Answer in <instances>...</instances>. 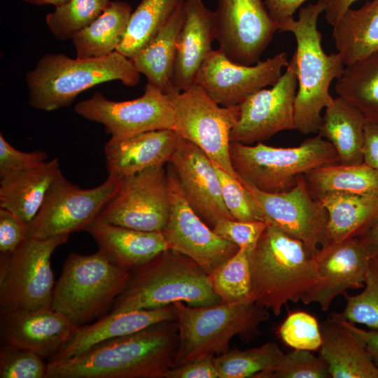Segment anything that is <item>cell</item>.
<instances>
[{
  "label": "cell",
  "mask_w": 378,
  "mask_h": 378,
  "mask_svg": "<svg viewBox=\"0 0 378 378\" xmlns=\"http://www.w3.org/2000/svg\"><path fill=\"white\" fill-rule=\"evenodd\" d=\"M169 163L186 201L209 227L234 219L224 203L214 164L200 148L179 136Z\"/></svg>",
  "instance_id": "ffe728a7"
},
{
  "label": "cell",
  "mask_w": 378,
  "mask_h": 378,
  "mask_svg": "<svg viewBox=\"0 0 378 378\" xmlns=\"http://www.w3.org/2000/svg\"><path fill=\"white\" fill-rule=\"evenodd\" d=\"M316 199L328 213L330 243L358 236L378 213V195L332 192Z\"/></svg>",
  "instance_id": "1f68e13d"
},
{
  "label": "cell",
  "mask_w": 378,
  "mask_h": 378,
  "mask_svg": "<svg viewBox=\"0 0 378 378\" xmlns=\"http://www.w3.org/2000/svg\"><path fill=\"white\" fill-rule=\"evenodd\" d=\"M286 52H281L253 65L229 59L220 50H212L202 63L195 84L224 107L239 106L261 89L272 86L287 67Z\"/></svg>",
  "instance_id": "e0dca14e"
},
{
  "label": "cell",
  "mask_w": 378,
  "mask_h": 378,
  "mask_svg": "<svg viewBox=\"0 0 378 378\" xmlns=\"http://www.w3.org/2000/svg\"><path fill=\"white\" fill-rule=\"evenodd\" d=\"M176 302L192 307L222 302L208 274L189 257L167 249L130 270L109 312L151 309Z\"/></svg>",
  "instance_id": "3957f363"
},
{
  "label": "cell",
  "mask_w": 378,
  "mask_h": 378,
  "mask_svg": "<svg viewBox=\"0 0 378 378\" xmlns=\"http://www.w3.org/2000/svg\"><path fill=\"white\" fill-rule=\"evenodd\" d=\"M178 139L172 129L152 130L122 139L111 137L104 146L108 175L123 178L146 169L164 166L170 161Z\"/></svg>",
  "instance_id": "603a6c76"
},
{
  "label": "cell",
  "mask_w": 378,
  "mask_h": 378,
  "mask_svg": "<svg viewBox=\"0 0 378 378\" xmlns=\"http://www.w3.org/2000/svg\"><path fill=\"white\" fill-rule=\"evenodd\" d=\"M84 230L110 260L130 270L169 249L162 232L134 230L98 218Z\"/></svg>",
  "instance_id": "484cf974"
},
{
  "label": "cell",
  "mask_w": 378,
  "mask_h": 378,
  "mask_svg": "<svg viewBox=\"0 0 378 378\" xmlns=\"http://www.w3.org/2000/svg\"><path fill=\"white\" fill-rule=\"evenodd\" d=\"M267 223L262 220L239 221L225 218L212 227L219 237L250 253L256 246Z\"/></svg>",
  "instance_id": "ee69618b"
},
{
  "label": "cell",
  "mask_w": 378,
  "mask_h": 378,
  "mask_svg": "<svg viewBox=\"0 0 378 378\" xmlns=\"http://www.w3.org/2000/svg\"><path fill=\"white\" fill-rule=\"evenodd\" d=\"M314 351L293 349L284 354L280 360L270 370L255 378H329L328 368L320 356Z\"/></svg>",
  "instance_id": "ab89813d"
},
{
  "label": "cell",
  "mask_w": 378,
  "mask_h": 378,
  "mask_svg": "<svg viewBox=\"0 0 378 378\" xmlns=\"http://www.w3.org/2000/svg\"><path fill=\"white\" fill-rule=\"evenodd\" d=\"M344 297V309L337 313L342 318L378 330V259L370 260L363 291Z\"/></svg>",
  "instance_id": "f35d334b"
},
{
  "label": "cell",
  "mask_w": 378,
  "mask_h": 378,
  "mask_svg": "<svg viewBox=\"0 0 378 378\" xmlns=\"http://www.w3.org/2000/svg\"><path fill=\"white\" fill-rule=\"evenodd\" d=\"M132 13L127 1H111L94 21L71 39L76 57H102L115 52L124 38Z\"/></svg>",
  "instance_id": "4dcf8cb0"
},
{
  "label": "cell",
  "mask_w": 378,
  "mask_h": 378,
  "mask_svg": "<svg viewBox=\"0 0 378 378\" xmlns=\"http://www.w3.org/2000/svg\"><path fill=\"white\" fill-rule=\"evenodd\" d=\"M78 328L51 307L1 314L2 343L31 350L49 361Z\"/></svg>",
  "instance_id": "44dd1931"
},
{
  "label": "cell",
  "mask_w": 378,
  "mask_h": 378,
  "mask_svg": "<svg viewBox=\"0 0 378 378\" xmlns=\"http://www.w3.org/2000/svg\"><path fill=\"white\" fill-rule=\"evenodd\" d=\"M273 342L245 350H229L214 357L218 378H248L255 377L273 368L284 355Z\"/></svg>",
  "instance_id": "d590c367"
},
{
  "label": "cell",
  "mask_w": 378,
  "mask_h": 378,
  "mask_svg": "<svg viewBox=\"0 0 378 378\" xmlns=\"http://www.w3.org/2000/svg\"><path fill=\"white\" fill-rule=\"evenodd\" d=\"M214 164L218 176L224 203L234 220L265 221L257 202L241 181Z\"/></svg>",
  "instance_id": "b9f144b4"
},
{
  "label": "cell",
  "mask_w": 378,
  "mask_h": 378,
  "mask_svg": "<svg viewBox=\"0 0 378 378\" xmlns=\"http://www.w3.org/2000/svg\"><path fill=\"white\" fill-rule=\"evenodd\" d=\"M122 178L108 175L99 186L83 189L69 182L61 174L50 188L38 214L29 224L27 237L48 239L84 230L115 195Z\"/></svg>",
  "instance_id": "8fae6325"
},
{
  "label": "cell",
  "mask_w": 378,
  "mask_h": 378,
  "mask_svg": "<svg viewBox=\"0 0 378 378\" xmlns=\"http://www.w3.org/2000/svg\"><path fill=\"white\" fill-rule=\"evenodd\" d=\"M298 80L295 62L269 89H261L239 105V117L230 132V142L252 144L278 132L295 129V99Z\"/></svg>",
  "instance_id": "ac0fdd59"
},
{
  "label": "cell",
  "mask_w": 378,
  "mask_h": 378,
  "mask_svg": "<svg viewBox=\"0 0 378 378\" xmlns=\"http://www.w3.org/2000/svg\"><path fill=\"white\" fill-rule=\"evenodd\" d=\"M174 304L178 343L172 368L229 351L236 335L247 342L269 318L268 310L251 299L201 307L186 306L183 302Z\"/></svg>",
  "instance_id": "8992f818"
},
{
  "label": "cell",
  "mask_w": 378,
  "mask_h": 378,
  "mask_svg": "<svg viewBox=\"0 0 378 378\" xmlns=\"http://www.w3.org/2000/svg\"><path fill=\"white\" fill-rule=\"evenodd\" d=\"M325 4V18L327 22L334 26L343 13L357 0H323Z\"/></svg>",
  "instance_id": "816d5d0a"
},
{
  "label": "cell",
  "mask_w": 378,
  "mask_h": 378,
  "mask_svg": "<svg viewBox=\"0 0 378 378\" xmlns=\"http://www.w3.org/2000/svg\"><path fill=\"white\" fill-rule=\"evenodd\" d=\"M69 235L27 237L13 253L1 255V314L51 307L55 286L50 259Z\"/></svg>",
  "instance_id": "9c48e42d"
},
{
  "label": "cell",
  "mask_w": 378,
  "mask_h": 378,
  "mask_svg": "<svg viewBox=\"0 0 378 378\" xmlns=\"http://www.w3.org/2000/svg\"><path fill=\"white\" fill-rule=\"evenodd\" d=\"M184 13L172 76L173 85L178 91L195 85L197 73L216 39V12L203 0H185Z\"/></svg>",
  "instance_id": "7402d4cb"
},
{
  "label": "cell",
  "mask_w": 378,
  "mask_h": 378,
  "mask_svg": "<svg viewBox=\"0 0 378 378\" xmlns=\"http://www.w3.org/2000/svg\"><path fill=\"white\" fill-rule=\"evenodd\" d=\"M321 330L319 356L332 378H378L365 342L337 313L321 323Z\"/></svg>",
  "instance_id": "cb8c5ba5"
},
{
  "label": "cell",
  "mask_w": 378,
  "mask_h": 378,
  "mask_svg": "<svg viewBox=\"0 0 378 378\" xmlns=\"http://www.w3.org/2000/svg\"><path fill=\"white\" fill-rule=\"evenodd\" d=\"M214 356H204L168 370L165 378H218Z\"/></svg>",
  "instance_id": "7dc6e473"
},
{
  "label": "cell",
  "mask_w": 378,
  "mask_h": 378,
  "mask_svg": "<svg viewBox=\"0 0 378 378\" xmlns=\"http://www.w3.org/2000/svg\"><path fill=\"white\" fill-rule=\"evenodd\" d=\"M248 258L251 299L275 316L288 302L302 301L317 279L314 255L302 241L272 224L267 223Z\"/></svg>",
  "instance_id": "7a4b0ae2"
},
{
  "label": "cell",
  "mask_w": 378,
  "mask_h": 378,
  "mask_svg": "<svg viewBox=\"0 0 378 378\" xmlns=\"http://www.w3.org/2000/svg\"><path fill=\"white\" fill-rule=\"evenodd\" d=\"M111 0H69L47 14L46 22L55 38L72 39L107 8Z\"/></svg>",
  "instance_id": "74e56055"
},
{
  "label": "cell",
  "mask_w": 378,
  "mask_h": 378,
  "mask_svg": "<svg viewBox=\"0 0 378 378\" xmlns=\"http://www.w3.org/2000/svg\"><path fill=\"white\" fill-rule=\"evenodd\" d=\"M314 258L317 279L302 300L304 304L316 303L327 311L337 297L363 288L371 258L358 237L330 243Z\"/></svg>",
  "instance_id": "d6986e66"
},
{
  "label": "cell",
  "mask_w": 378,
  "mask_h": 378,
  "mask_svg": "<svg viewBox=\"0 0 378 378\" xmlns=\"http://www.w3.org/2000/svg\"><path fill=\"white\" fill-rule=\"evenodd\" d=\"M370 256L378 259V213L358 236Z\"/></svg>",
  "instance_id": "f907efd6"
},
{
  "label": "cell",
  "mask_w": 378,
  "mask_h": 378,
  "mask_svg": "<svg viewBox=\"0 0 378 378\" xmlns=\"http://www.w3.org/2000/svg\"><path fill=\"white\" fill-rule=\"evenodd\" d=\"M24 2L35 5V6H44V5H52L55 7L61 6L68 1L69 0H22Z\"/></svg>",
  "instance_id": "db71d44e"
},
{
  "label": "cell",
  "mask_w": 378,
  "mask_h": 378,
  "mask_svg": "<svg viewBox=\"0 0 378 378\" xmlns=\"http://www.w3.org/2000/svg\"><path fill=\"white\" fill-rule=\"evenodd\" d=\"M185 18L184 3L155 37L131 60L147 83L166 94L176 90L172 83L178 36ZM178 91V90H177Z\"/></svg>",
  "instance_id": "f1b7e54d"
},
{
  "label": "cell",
  "mask_w": 378,
  "mask_h": 378,
  "mask_svg": "<svg viewBox=\"0 0 378 378\" xmlns=\"http://www.w3.org/2000/svg\"><path fill=\"white\" fill-rule=\"evenodd\" d=\"M324 9L323 0L301 8L298 19L288 20L279 31L291 32L296 41L293 55L298 80L295 129L303 134H318L323 120L321 111L334 99L330 94V84L344 69L337 52L328 55L323 50L317 23Z\"/></svg>",
  "instance_id": "277c9868"
},
{
  "label": "cell",
  "mask_w": 378,
  "mask_h": 378,
  "mask_svg": "<svg viewBox=\"0 0 378 378\" xmlns=\"http://www.w3.org/2000/svg\"><path fill=\"white\" fill-rule=\"evenodd\" d=\"M175 113L174 130L200 148L211 161L237 177L230 160V132L239 117V106L224 107L195 84L167 94Z\"/></svg>",
  "instance_id": "30bf717a"
},
{
  "label": "cell",
  "mask_w": 378,
  "mask_h": 378,
  "mask_svg": "<svg viewBox=\"0 0 378 378\" xmlns=\"http://www.w3.org/2000/svg\"><path fill=\"white\" fill-rule=\"evenodd\" d=\"M332 38L344 65L378 53V0L349 8L335 24Z\"/></svg>",
  "instance_id": "83f0119b"
},
{
  "label": "cell",
  "mask_w": 378,
  "mask_h": 378,
  "mask_svg": "<svg viewBox=\"0 0 378 378\" xmlns=\"http://www.w3.org/2000/svg\"><path fill=\"white\" fill-rule=\"evenodd\" d=\"M366 122V119L358 109L337 97L325 108L318 134L334 146L340 164H360L363 162Z\"/></svg>",
  "instance_id": "f546056e"
},
{
  "label": "cell",
  "mask_w": 378,
  "mask_h": 378,
  "mask_svg": "<svg viewBox=\"0 0 378 378\" xmlns=\"http://www.w3.org/2000/svg\"><path fill=\"white\" fill-rule=\"evenodd\" d=\"M304 178L316 199L332 192L378 195V171L364 162L323 166L309 172Z\"/></svg>",
  "instance_id": "d6a6232c"
},
{
  "label": "cell",
  "mask_w": 378,
  "mask_h": 378,
  "mask_svg": "<svg viewBox=\"0 0 378 378\" xmlns=\"http://www.w3.org/2000/svg\"><path fill=\"white\" fill-rule=\"evenodd\" d=\"M167 178L170 211L162 233L169 249L189 257L209 274L239 248L216 234L194 211L171 168Z\"/></svg>",
  "instance_id": "2e32d148"
},
{
  "label": "cell",
  "mask_w": 378,
  "mask_h": 378,
  "mask_svg": "<svg viewBox=\"0 0 378 378\" xmlns=\"http://www.w3.org/2000/svg\"><path fill=\"white\" fill-rule=\"evenodd\" d=\"M130 274L100 250L90 255L71 253L54 287L51 308L78 327L88 324L111 311Z\"/></svg>",
  "instance_id": "52a82bcc"
},
{
  "label": "cell",
  "mask_w": 378,
  "mask_h": 378,
  "mask_svg": "<svg viewBox=\"0 0 378 378\" xmlns=\"http://www.w3.org/2000/svg\"><path fill=\"white\" fill-rule=\"evenodd\" d=\"M74 111L90 121L103 125L114 139L152 130H174L176 120L169 96L148 83L142 96L129 101H111L96 92L90 98L77 103Z\"/></svg>",
  "instance_id": "4fadbf2b"
},
{
  "label": "cell",
  "mask_w": 378,
  "mask_h": 378,
  "mask_svg": "<svg viewBox=\"0 0 378 378\" xmlns=\"http://www.w3.org/2000/svg\"><path fill=\"white\" fill-rule=\"evenodd\" d=\"M29 224L13 212L0 208V253L7 255L16 250L28 237Z\"/></svg>",
  "instance_id": "bcb514c9"
},
{
  "label": "cell",
  "mask_w": 378,
  "mask_h": 378,
  "mask_svg": "<svg viewBox=\"0 0 378 378\" xmlns=\"http://www.w3.org/2000/svg\"><path fill=\"white\" fill-rule=\"evenodd\" d=\"M214 291L223 303L251 299V277L248 252L243 248L218 265L209 274Z\"/></svg>",
  "instance_id": "8d00e7d4"
},
{
  "label": "cell",
  "mask_w": 378,
  "mask_h": 378,
  "mask_svg": "<svg viewBox=\"0 0 378 378\" xmlns=\"http://www.w3.org/2000/svg\"><path fill=\"white\" fill-rule=\"evenodd\" d=\"M176 318L174 304L151 309L109 312L90 324L78 327L71 340L50 361L76 356L104 341L130 335Z\"/></svg>",
  "instance_id": "d4e9b609"
},
{
  "label": "cell",
  "mask_w": 378,
  "mask_h": 378,
  "mask_svg": "<svg viewBox=\"0 0 378 378\" xmlns=\"http://www.w3.org/2000/svg\"><path fill=\"white\" fill-rule=\"evenodd\" d=\"M349 326L365 342L370 356L378 367V330H364L346 321Z\"/></svg>",
  "instance_id": "f5cc1de1"
},
{
  "label": "cell",
  "mask_w": 378,
  "mask_h": 378,
  "mask_svg": "<svg viewBox=\"0 0 378 378\" xmlns=\"http://www.w3.org/2000/svg\"><path fill=\"white\" fill-rule=\"evenodd\" d=\"M363 162L378 171V125L367 121L363 147Z\"/></svg>",
  "instance_id": "681fc988"
},
{
  "label": "cell",
  "mask_w": 378,
  "mask_h": 378,
  "mask_svg": "<svg viewBox=\"0 0 378 378\" xmlns=\"http://www.w3.org/2000/svg\"><path fill=\"white\" fill-rule=\"evenodd\" d=\"M230 156L238 178L266 192L288 190L309 172L340 163L334 146L318 134L295 147L230 142Z\"/></svg>",
  "instance_id": "ba28073f"
},
{
  "label": "cell",
  "mask_w": 378,
  "mask_h": 378,
  "mask_svg": "<svg viewBox=\"0 0 378 378\" xmlns=\"http://www.w3.org/2000/svg\"><path fill=\"white\" fill-rule=\"evenodd\" d=\"M47 154L39 150L22 152L13 148L0 134V176L29 169L46 161Z\"/></svg>",
  "instance_id": "f6af8a7d"
},
{
  "label": "cell",
  "mask_w": 378,
  "mask_h": 378,
  "mask_svg": "<svg viewBox=\"0 0 378 378\" xmlns=\"http://www.w3.org/2000/svg\"><path fill=\"white\" fill-rule=\"evenodd\" d=\"M61 174L59 160L55 158L0 176V208L13 212L29 224Z\"/></svg>",
  "instance_id": "4316f807"
},
{
  "label": "cell",
  "mask_w": 378,
  "mask_h": 378,
  "mask_svg": "<svg viewBox=\"0 0 378 378\" xmlns=\"http://www.w3.org/2000/svg\"><path fill=\"white\" fill-rule=\"evenodd\" d=\"M185 0H141L132 13L124 38L115 51L130 59L158 34Z\"/></svg>",
  "instance_id": "e575fe53"
},
{
  "label": "cell",
  "mask_w": 378,
  "mask_h": 378,
  "mask_svg": "<svg viewBox=\"0 0 378 378\" xmlns=\"http://www.w3.org/2000/svg\"><path fill=\"white\" fill-rule=\"evenodd\" d=\"M140 74L132 60L117 51L88 59L46 54L26 74L29 104L38 110L55 111L69 106L79 94L100 83L119 80L136 86Z\"/></svg>",
  "instance_id": "5b68a950"
},
{
  "label": "cell",
  "mask_w": 378,
  "mask_h": 378,
  "mask_svg": "<svg viewBox=\"0 0 378 378\" xmlns=\"http://www.w3.org/2000/svg\"><path fill=\"white\" fill-rule=\"evenodd\" d=\"M170 211L167 173L153 167L124 176L97 218L122 227L162 232Z\"/></svg>",
  "instance_id": "7c38bea8"
},
{
  "label": "cell",
  "mask_w": 378,
  "mask_h": 378,
  "mask_svg": "<svg viewBox=\"0 0 378 378\" xmlns=\"http://www.w3.org/2000/svg\"><path fill=\"white\" fill-rule=\"evenodd\" d=\"M36 352L5 344L0 349L1 378H46L48 363Z\"/></svg>",
  "instance_id": "7bdbcfd3"
},
{
  "label": "cell",
  "mask_w": 378,
  "mask_h": 378,
  "mask_svg": "<svg viewBox=\"0 0 378 378\" xmlns=\"http://www.w3.org/2000/svg\"><path fill=\"white\" fill-rule=\"evenodd\" d=\"M215 12L219 49L239 64L253 65L260 61L279 30L261 0H218Z\"/></svg>",
  "instance_id": "9a60e30c"
},
{
  "label": "cell",
  "mask_w": 378,
  "mask_h": 378,
  "mask_svg": "<svg viewBox=\"0 0 378 378\" xmlns=\"http://www.w3.org/2000/svg\"><path fill=\"white\" fill-rule=\"evenodd\" d=\"M307 0H265V4L280 29L284 24L293 18L295 12Z\"/></svg>",
  "instance_id": "c3c4849f"
},
{
  "label": "cell",
  "mask_w": 378,
  "mask_h": 378,
  "mask_svg": "<svg viewBox=\"0 0 378 378\" xmlns=\"http://www.w3.org/2000/svg\"><path fill=\"white\" fill-rule=\"evenodd\" d=\"M279 335L293 349L318 351L322 343L321 325L313 315L304 311L289 314L281 324Z\"/></svg>",
  "instance_id": "60d3db41"
},
{
  "label": "cell",
  "mask_w": 378,
  "mask_h": 378,
  "mask_svg": "<svg viewBox=\"0 0 378 378\" xmlns=\"http://www.w3.org/2000/svg\"><path fill=\"white\" fill-rule=\"evenodd\" d=\"M240 181L255 199L267 223L302 241L314 255L330 244L328 213L310 193L304 176L292 188L280 192H262Z\"/></svg>",
  "instance_id": "5bb4252c"
},
{
  "label": "cell",
  "mask_w": 378,
  "mask_h": 378,
  "mask_svg": "<svg viewBox=\"0 0 378 378\" xmlns=\"http://www.w3.org/2000/svg\"><path fill=\"white\" fill-rule=\"evenodd\" d=\"M178 343L176 319L160 322L76 356L49 361L46 378H165Z\"/></svg>",
  "instance_id": "6da1fadb"
},
{
  "label": "cell",
  "mask_w": 378,
  "mask_h": 378,
  "mask_svg": "<svg viewBox=\"0 0 378 378\" xmlns=\"http://www.w3.org/2000/svg\"><path fill=\"white\" fill-rule=\"evenodd\" d=\"M335 91L367 121L378 125V53L346 66Z\"/></svg>",
  "instance_id": "836d02e7"
}]
</instances>
